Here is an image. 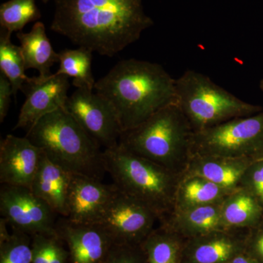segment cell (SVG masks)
<instances>
[{
  "instance_id": "1",
  "label": "cell",
  "mask_w": 263,
  "mask_h": 263,
  "mask_svg": "<svg viewBox=\"0 0 263 263\" xmlns=\"http://www.w3.org/2000/svg\"><path fill=\"white\" fill-rule=\"evenodd\" d=\"M154 24L143 0H55L51 29L79 47L112 57Z\"/></svg>"
},
{
  "instance_id": "2",
  "label": "cell",
  "mask_w": 263,
  "mask_h": 263,
  "mask_svg": "<svg viewBox=\"0 0 263 263\" xmlns=\"http://www.w3.org/2000/svg\"><path fill=\"white\" fill-rule=\"evenodd\" d=\"M95 90L112 105L122 132L177 103L176 79L162 65L136 59L118 62L96 81Z\"/></svg>"
},
{
  "instance_id": "3",
  "label": "cell",
  "mask_w": 263,
  "mask_h": 263,
  "mask_svg": "<svg viewBox=\"0 0 263 263\" xmlns=\"http://www.w3.org/2000/svg\"><path fill=\"white\" fill-rule=\"evenodd\" d=\"M105 171L114 184L150 209L162 221L174 211L183 175L129 152L120 143L103 151Z\"/></svg>"
},
{
  "instance_id": "4",
  "label": "cell",
  "mask_w": 263,
  "mask_h": 263,
  "mask_svg": "<svg viewBox=\"0 0 263 263\" xmlns=\"http://www.w3.org/2000/svg\"><path fill=\"white\" fill-rule=\"evenodd\" d=\"M26 137L51 162L71 174L102 180L106 173L101 146L65 109L43 117Z\"/></svg>"
},
{
  "instance_id": "5",
  "label": "cell",
  "mask_w": 263,
  "mask_h": 263,
  "mask_svg": "<svg viewBox=\"0 0 263 263\" xmlns=\"http://www.w3.org/2000/svg\"><path fill=\"white\" fill-rule=\"evenodd\" d=\"M193 135L187 118L174 103L140 125L122 132L119 143L140 157L182 174L193 157Z\"/></svg>"
},
{
  "instance_id": "6",
  "label": "cell",
  "mask_w": 263,
  "mask_h": 263,
  "mask_svg": "<svg viewBox=\"0 0 263 263\" xmlns=\"http://www.w3.org/2000/svg\"><path fill=\"white\" fill-rule=\"evenodd\" d=\"M176 103L187 118L194 133L263 110L259 105L237 98L196 71H186L176 79Z\"/></svg>"
},
{
  "instance_id": "7",
  "label": "cell",
  "mask_w": 263,
  "mask_h": 263,
  "mask_svg": "<svg viewBox=\"0 0 263 263\" xmlns=\"http://www.w3.org/2000/svg\"><path fill=\"white\" fill-rule=\"evenodd\" d=\"M193 156L263 159V110L194 133Z\"/></svg>"
},
{
  "instance_id": "8",
  "label": "cell",
  "mask_w": 263,
  "mask_h": 263,
  "mask_svg": "<svg viewBox=\"0 0 263 263\" xmlns=\"http://www.w3.org/2000/svg\"><path fill=\"white\" fill-rule=\"evenodd\" d=\"M0 213L13 230L30 236H59L56 213L29 188L2 184Z\"/></svg>"
},
{
  "instance_id": "9",
  "label": "cell",
  "mask_w": 263,
  "mask_h": 263,
  "mask_svg": "<svg viewBox=\"0 0 263 263\" xmlns=\"http://www.w3.org/2000/svg\"><path fill=\"white\" fill-rule=\"evenodd\" d=\"M159 220L155 213L118 189L95 224L119 245H140Z\"/></svg>"
},
{
  "instance_id": "10",
  "label": "cell",
  "mask_w": 263,
  "mask_h": 263,
  "mask_svg": "<svg viewBox=\"0 0 263 263\" xmlns=\"http://www.w3.org/2000/svg\"><path fill=\"white\" fill-rule=\"evenodd\" d=\"M65 110L100 146L111 148L122 133L115 110L108 100L86 88H77L66 103Z\"/></svg>"
},
{
  "instance_id": "11",
  "label": "cell",
  "mask_w": 263,
  "mask_h": 263,
  "mask_svg": "<svg viewBox=\"0 0 263 263\" xmlns=\"http://www.w3.org/2000/svg\"><path fill=\"white\" fill-rule=\"evenodd\" d=\"M70 82L67 76L52 74L47 78H29L22 91L25 101L14 129H30L45 116L65 109Z\"/></svg>"
},
{
  "instance_id": "12",
  "label": "cell",
  "mask_w": 263,
  "mask_h": 263,
  "mask_svg": "<svg viewBox=\"0 0 263 263\" xmlns=\"http://www.w3.org/2000/svg\"><path fill=\"white\" fill-rule=\"evenodd\" d=\"M43 155L27 137L8 135L0 143V182L30 189Z\"/></svg>"
},
{
  "instance_id": "13",
  "label": "cell",
  "mask_w": 263,
  "mask_h": 263,
  "mask_svg": "<svg viewBox=\"0 0 263 263\" xmlns=\"http://www.w3.org/2000/svg\"><path fill=\"white\" fill-rule=\"evenodd\" d=\"M114 183L84 175L71 174L67 219L77 224H95L117 193Z\"/></svg>"
},
{
  "instance_id": "14",
  "label": "cell",
  "mask_w": 263,
  "mask_h": 263,
  "mask_svg": "<svg viewBox=\"0 0 263 263\" xmlns=\"http://www.w3.org/2000/svg\"><path fill=\"white\" fill-rule=\"evenodd\" d=\"M57 230L68 248V263H103L115 243L98 224H77L63 217Z\"/></svg>"
},
{
  "instance_id": "15",
  "label": "cell",
  "mask_w": 263,
  "mask_h": 263,
  "mask_svg": "<svg viewBox=\"0 0 263 263\" xmlns=\"http://www.w3.org/2000/svg\"><path fill=\"white\" fill-rule=\"evenodd\" d=\"M249 230L224 228L186 239L182 263H229L245 252Z\"/></svg>"
},
{
  "instance_id": "16",
  "label": "cell",
  "mask_w": 263,
  "mask_h": 263,
  "mask_svg": "<svg viewBox=\"0 0 263 263\" xmlns=\"http://www.w3.org/2000/svg\"><path fill=\"white\" fill-rule=\"evenodd\" d=\"M70 178L71 173L53 163L44 154L30 190L57 214L67 218Z\"/></svg>"
},
{
  "instance_id": "17",
  "label": "cell",
  "mask_w": 263,
  "mask_h": 263,
  "mask_svg": "<svg viewBox=\"0 0 263 263\" xmlns=\"http://www.w3.org/2000/svg\"><path fill=\"white\" fill-rule=\"evenodd\" d=\"M256 160L220 156L193 155L184 173L196 174L230 190L240 188L242 176Z\"/></svg>"
},
{
  "instance_id": "18",
  "label": "cell",
  "mask_w": 263,
  "mask_h": 263,
  "mask_svg": "<svg viewBox=\"0 0 263 263\" xmlns=\"http://www.w3.org/2000/svg\"><path fill=\"white\" fill-rule=\"evenodd\" d=\"M221 202L175 211L160 221V226L168 228L186 240L224 229L221 215Z\"/></svg>"
},
{
  "instance_id": "19",
  "label": "cell",
  "mask_w": 263,
  "mask_h": 263,
  "mask_svg": "<svg viewBox=\"0 0 263 263\" xmlns=\"http://www.w3.org/2000/svg\"><path fill=\"white\" fill-rule=\"evenodd\" d=\"M16 37L20 43L26 70H37L38 76L43 79L51 76L52 66L59 63V53L52 47L44 24L37 22L29 32H18Z\"/></svg>"
},
{
  "instance_id": "20",
  "label": "cell",
  "mask_w": 263,
  "mask_h": 263,
  "mask_svg": "<svg viewBox=\"0 0 263 263\" xmlns=\"http://www.w3.org/2000/svg\"><path fill=\"white\" fill-rule=\"evenodd\" d=\"M234 190L198 175L184 173L178 186L174 212L220 203Z\"/></svg>"
},
{
  "instance_id": "21",
  "label": "cell",
  "mask_w": 263,
  "mask_h": 263,
  "mask_svg": "<svg viewBox=\"0 0 263 263\" xmlns=\"http://www.w3.org/2000/svg\"><path fill=\"white\" fill-rule=\"evenodd\" d=\"M221 215L224 228L250 229L262 220L263 205L252 193L238 188L221 202Z\"/></svg>"
},
{
  "instance_id": "22",
  "label": "cell",
  "mask_w": 263,
  "mask_h": 263,
  "mask_svg": "<svg viewBox=\"0 0 263 263\" xmlns=\"http://www.w3.org/2000/svg\"><path fill=\"white\" fill-rule=\"evenodd\" d=\"M186 239L168 228H155L141 243L147 263H182Z\"/></svg>"
},
{
  "instance_id": "23",
  "label": "cell",
  "mask_w": 263,
  "mask_h": 263,
  "mask_svg": "<svg viewBox=\"0 0 263 263\" xmlns=\"http://www.w3.org/2000/svg\"><path fill=\"white\" fill-rule=\"evenodd\" d=\"M93 52L87 48L62 50L59 53V67L57 75L72 78V85L77 88L94 90L96 81L91 70Z\"/></svg>"
},
{
  "instance_id": "24",
  "label": "cell",
  "mask_w": 263,
  "mask_h": 263,
  "mask_svg": "<svg viewBox=\"0 0 263 263\" xmlns=\"http://www.w3.org/2000/svg\"><path fill=\"white\" fill-rule=\"evenodd\" d=\"M12 33L0 29V70L11 83L13 96L22 91L29 77L25 74V63L20 46L11 42Z\"/></svg>"
},
{
  "instance_id": "25",
  "label": "cell",
  "mask_w": 263,
  "mask_h": 263,
  "mask_svg": "<svg viewBox=\"0 0 263 263\" xmlns=\"http://www.w3.org/2000/svg\"><path fill=\"white\" fill-rule=\"evenodd\" d=\"M8 224L0 219V263H32V238L13 230L10 234Z\"/></svg>"
},
{
  "instance_id": "26",
  "label": "cell",
  "mask_w": 263,
  "mask_h": 263,
  "mask_svg": "<svg viewBox=\"0 0 263 263\" xmlns=\"http://www.w3.org/2000/svg\"><path fill=\"white\" fill-rule=\"evenodd\" d=\"M41 18L35 0H8L0 6L1 28L11 33L21 32L27 24Z\"/></svg>"
},
{
  "instance_id": "27",
  "label": "cell",
  "mask_w": 263,
  "mask_h": 263,
  "mask_svg": "<svg viewBox=\"0 0 263 263\" xmlns=\"http://www.w3.org/2000/svg\"><path fill=\"white\" fill-rule=\"evenodd\" d=\"M103 263H147L141 245L114 243Z\"/></svg>"
},
{
  "instance_id": "28",
  "label": "cell",
  "mask_w": 263,
  "mask_h": 263,
  "mask_svg": "<svg viewBox=\"0 0 263 263\" xmlns=\"http://www.w3.org/2000/svg\"><path fill=\"white\" fill-rule=\"evenodd\" d=\"M240 188L252 193L263 205V159L254 161L245 171Z\"/></svg>"
},
{
  "instance_id": "29",
  "label": "cell",
  "mask_w": 263,
  "mask_h": 263,
  "mask_svg": "<svg viewBox=\"0 0 263 263\" xmlns=\"http://www.w3.org/2000/svg\"><path fill=\"white\" fill-rule=\"evenodd\" d=\"M32 238V263H50L53 247L59 236L34 235Z\"/></svg>"
},
{
  "instance_id": "30",
  "label": "cell",
  "mask_w": 263,
  "mask_h": 263,
  "mask_svg": "<svg viewBox=\"0 0 263 263\" xmlns=\"http://www.w3.org/2000/svg\"><path fill=\"white\" fill-rule=\"evenodd\" d=\"M245 252L257 262L263 263V218L249 230Z\"/></svg>"
},
{
  "instance_id": "31",
  "label": "cell",
  "mask_w": 263,
  "mask_h": 263,
  "mask_svg": "<svg viewBox=\"0 0 263 263\" xmlns=\"http://www.w3.org/2000/svg\"><path fill=\"white\" fill-rule=\"evenodd\" d=\"M13 88L4 74L0 73V122H4L9 110Z\"/></svg>"
},
{
  "instance_id": "32",
  "label": "cell",
  "mask_w": 263,
  "mask_h": 263,
  "mask_svg": "<svg viewBox=\"0 0 263 263\" xmlns=\"http://www.w3.org/2000/svg\"><path fill=\"white\" fill-rule=\"evenodd\" d=\"M229 263H258L245 252L237 254Z\"/></svg>"
},
{
  "instance_id": "33",
  "label": "cell",
  "mask_w": 263,
  "mask_h": 263,
  "mask_svg": "<svg viewBox=\"0 0 263 263\" xmlns=\"http://www.w3.org/2000/svg\"><path fill=\"white\" fill-rule=\"evenodd\" d=\"M259 87H260V89L263 91V79L260 81V83H259Z\"/></svg>"
},
{
  "instance_id": "34",
  "label": "cell",
  "mask_w": 263,
  "mask_h": 263,
  "mask_svg": "<svg viewBox=\"0 0 263 263\" xmlns=\"http://www.w3.org/2000/svg\"><path fill=\"white\" fill-rule=\"evenodd\" d=\"M41 1H42L43 3H47L48 1H50V0H41Z\"/></svg>"
}]
</instances>
